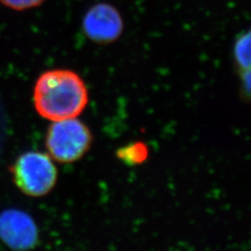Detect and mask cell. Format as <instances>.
<instances>
[{"instance_id":"6","label":"cell","mask_w":251,"mask_h":251,"mask_svg":"<svg viewBox=\"0 0 251 251\" xmlns=\"http://www.w3.org/2000/svg\"><path fill=\"white\" fill-rule=\"evenodd\" d=\"M251 32L248 31L238 36L233 53L238 66L244 70H251Z\"/></svg>"},{"instance_id":"2","label":"cell","mask_w":251,"mask_h":251,"mask_svg":"<svg viewBox=\"0 0 251 251\" xmlns=\"http://www.w3.org/2000/svg\"><path fill=\"white\" fill-rule=\"evenodd\" d=\"M91 142L90 128L75 117L53 121L46 137L50 155L60 163L80 159L90 149Z\"/></svg>"},{"instance_id":"1","label":"cell","mask_w":251,"mask_h":251,"mask_svg":"<svg viewBox=\"0 0 251 251\" xmlns=\"http://www.w3.org/2000/svg\"><path fill=\"white\" fill-rule=\"evenodd\" d=\"M89 100L87 87L76 73L64 69L42 74L36 81L34 102L46 119L59 121L78 117Z\"/></svg>"},{"instance_id":"7","label":"cell","mask_w":251,"mask_h":251,"mask_svg":"<svg viewBox=\"0 0 251 251\" xmlns=\"http://www.w3.org/2000/svg\"><path fill=\"white\" fill-rule=\"evenodd\" d=\"M45 0H0V2L10 9L25 10L32 9L41 5Z\"/></svg>"},{"instance_id":"4","label":"cell","mask_w":251,"mask_h":251,"mask_svg":"<svg viewBox=\"0 0 251 251\" xmlns=\"http://www.w3.org/2000/svg\"><path fill=\"white\" fill-rule=\"evenodd\" d=\"M82 29L91 41L98 44H110L121 36L124 21L119 10L108 3L93 5L82 21Z\"/></svg>"},{"instance_id":"3","label":"cell","mask_w":251,"mask_h":251,"mask_svg":"<svg viewBox=\"0 0 251 251\" xmlns=\"http://www.w3.org/2000/svg\"><path fill=\"white\" fill-rule=\"evenodd\" d=\"M13 181L24 194L42 197L50 193L57 181V170L50 157L40 152L20 155L11 167Z\"/></svg>"},{"instance_id":"5","label":"cell","mask_w":251,"mask_h":251,"mask_svg":"<svg viewBox=\"0 0 251 251\" xmlns=\"http://www.w3.org/2000/svg\"><path fill=\"white\" fill-rule=\"evenodd\" d=\"M0 239L10 249L25 251L35 248L37 228L31 216L19 209H7L0 214Z\"/></svg>"}]
</instances>
